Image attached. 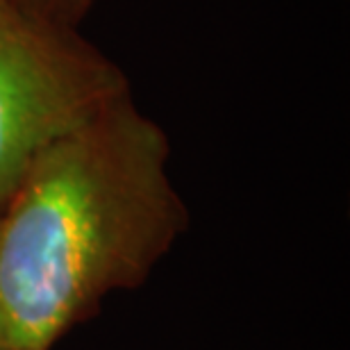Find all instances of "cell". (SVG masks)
<instances>
[{
	"mask_svg": "<svg viewBox=\"0 0 350 350\" xmlns=\"http://www.w3.org/2000/svg\"><path fill=\"white\" fill-rule=\"evenodd\" d=\"M164 130L130 94L41 150L0 205V350H53L189 228Z\"/></svg>",
	"mask_w": 350,
	"mask_h": 350,
	"instance_id": "6da1fadb",
	"label": "cell"
},
{
	"mask_svg": "<svg viewBox=\"0 0 350 350\" xmlns=\"http://www.w3.org/2000/svg\"><path fill=\"white\" fill-rule=\"evenodd\" d=\"M18 3L53 23L73 27L82 14L89 10L91 0H18Z\"/></svg>",
	"mask_w": 350,
	"mask_h": 350,
	"instance_id": "3957f363",
	"label": "cell"
},
{
	"mask_svg": "<svg viewBox=\"0 0 350 350\" xmlns=\"http://www.w3.org/2000/svg\"><path fill=\"white\" fill-rule=\"evenodd\" d=\"M128 91L100 51L18 0H0V205L32 159Z\"/></svg>",
	"mask_w": 350,
	"mask_h": 350,
	"instance_id": "7a4b0ae2",
	"label": "cell"
}]
</instances>
